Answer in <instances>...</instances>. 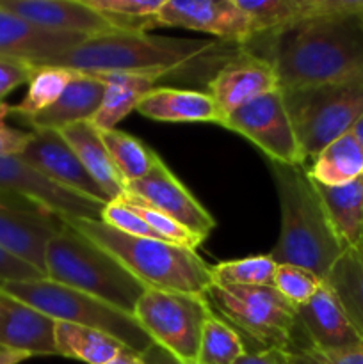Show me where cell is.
Instances as JSON below:
<instances>
[{
  "instance_id": "obj_23",
  "label": "cell",
  "mask_w": 363,
  "mask_h": 364,
  "mask_svg": "<svg viewBox=\"0 0 363 364\" xmlns=\"http://www.w3.org/2000/svg\"><path fill=\"white\" fill-rule=\"evenodd\" d=\"M105 84V96L102 107L91 123L100 130L116 128L132 110L137 109L146 92L157 87V82L164 77L162 73H98L89 75Z\"/></svg>"
},
{
  "instance_id": "obj_25",
  "label": "cell",
  "mask_w": 363,
  "mask_h": 364,
  "mask_svg": "<svg viewBox=\"0 0 363 364\" xmlns=\"http://www.w3.org/2000/svg\"><path fill=\"white\" fill-rule=\"evenodd\" d=\"M315 183V181H313ZM331 224L347 249L358 247L363 235V176L340 187L315 183Z\"/></svg>"
},
{
  "instance_id": "obj_8",
  "label": "cell",
  "mask_w": 363,
  "mask_h": 364,
  "mask_svg": "<svg viewBox=\"0 0 363 364\" xmlns=\"http://www.w3.org/2000/svg\"><path fill=\"white\" fill-rule=\"evenodd\" d=\"M305 160L349 134L363 114V80L281 91Z\"/></svg>"
},
{
  "instance_id": "obj_30",
  "label": "cell",
  "mask_w": 363,
  "mask_h": 364,
  "mask_svg": "<svg viewBox=\"0 0 363 364\" xmlns=\"http://www.w3.org/2000/svg\"><path fill=\"white\" fill-rule=\"evenodd\" d=\"M98 132L125 185L144 178L160 160L153 149L127 132L117 128H109V130L98 128Z\"/></svg>"
},
{
  "instance_id": "obj_22",
  "label": "cell",
  "mask_w": 363,
  "mask_h": 364,
  "mask_svg": "<svg viewBox=\"0 0 363 364\" xmlns=\"http://www.w3.org/2000/svg\"><path fill=\"white\" fill-rule=\"evenodd\" d=\"M103 96H105L103 82L89 75L78 73L77 78L68 84L56 103L25 123L32 130L59 132L70 124L91 121L102 107Z\"/></svg>"
},
{
  "instance_id": "obj_24",
  "label": "cell",
  "mask_w": 363,
  "mask_h": 364,
  "mask_svg": "<svg viewBox=\"0 0 363 364\" xmlns=\"http://www.w3.org/2000/svg\"><path fill=\"white\" fill-rule=\"evenodd\" d=\"M60 137L68 142L82 166L88 169L93 180L105 191L110 201H116L125 192V183L117 174L109 151L103 144L100 132L91 121H82V123L70 124V127L59 130Z\"/></svg>"
},
{
  "instance_id": "obj_38",
  "label": "cell",
  "mask_w": 363,
  "mask_h": 364,
  "mask_svg": "<svg viewBox=\"0 0 363 364\" xmlns=\"http://www.w3.org/2000/svg\"><path fill=\"white\" fill-rule=\"evenodd\" d=\"M32 73H34V66L21 60L4 59L0 57V107L6 105L4 100L11 95L16 87L31 80Z\"/></svg>"
},
{
  "instance_id": "obj_1",
  "label": "cell",
  "mask_w": 363,
  "mask_h": 364,
  "mask_svg": "<svg viewBox=\"0 0 363 364\" xmlns=\"http://www.w3.org/2000/svg\"><path fill=\"white\" fill-rule=\"evenodd\" d=\"M238 46L274 68L280 91L363 80L359 14H319Z\"/></svg>"
},
{
  "instance_id": "obj_4",
  "label": "cell",
  "mask_w": 363,
  "mask_h": 364,
  "mask_svg": "<svg viewBox=\"0 0 363 364\" xmlns=\"http://www.w3.org/2000/svg\"><path fill=\"white\" fill-rule=\"evenodd\" d=\"M105 249L148 290L205 295L212 284L210 267L192 249L160 240L130 237L102 220H64Z\"/></svg>"
},
{
  "instance_id": "obj_48",
  "label": "cell",
  "mask_w": 363,
  "mask_h": 364,
  "mask_svg": "<svg viewBox=\"0 0 363 364\" xmlns=\"http://www.w3.org/2000/svg\"><path fill=\"white\" fill-rule=\"evenodd\" d=\"M359 18H362V21H363V13H362V14H359Z\"/></svg>"
},
{
  "instance_id": "obj_6",
  "label": "cell",
  "mask_w": 363,
  "mask_h": 364,
  "mask_svg": "<svg viewBox=\"0 0 363 364\" xmlns=\"http://www.w3.org/2000/svg\"><path fill=\"white\" fill-rule=\"evenodd\" d=\"M0 290L43 313L53 322L73 323L105 333L137 354H144L153 345L152 338L132 315L48 277L7 283L2 284Z\"/></svg>"
},
{
  "instance_id": "obj_5",
  "label": "cell",
  "mask_w": 363,
  "mask_h": 364,
  "mask_svg": "<svg viewBox=\"0 0 363 364\" xmlns=\"http://www.w3.org/2000/svg\"><path fill=\"white\" fill-rule=\"evenodd\" d=\"M45 274L56 283L100 299L132 316L148 290L105 249L64 220L46 247Z\"/></svg>"
},
{
  "instance_id": "obj_19",
  "label": "cell",
  "mask_w": 363,
  "mask_h": 364,
  "mask_svg": "<svg viewBox=\"0 0 363 364\" xmlns=\"http://www.w3.org/2000/svg\"><path fill=\"white\" fill-rule=\"evenodd\" d=\"M88 39L78 34L46 31L0 9V57L43 66L50 57Z\"/></svg>"
},
{
  "instance_id": "obj_40",
  "label": "cell",
  "mask_w": 363,
  "mask_h": 364,
  "mask_svg": "<svg viewBox=\"0 0 363 364\" xmlns=\"http://www.w3.org/2000/svg\"><path fill=\"white\" fill-rule=\"evenodd\" d=\"M41 277H46L41 270L21 262L20 258L0 247V287L7 283H16V281L41 279Z\"/></svg>"
},
{
  "instance_id": "obj_31",
  "label": "cell",
  "mask_w": 363,
  "mask_h": 364,
  "mask_svg": "<svg viewBox=\"0 0 363 364\" xmlns=\"http://www.w3.org/2000/svg\"><path fill=\"white\" fill-rule=\"evenodd\" d=\"M77 71L64 70V68L34 66V73L28 80L27 95L18 105H9V116H16L23 121L38 116L60 98L64 89L77 78Z\"/></svg>"
},
{
  "instance_id": "obj_45",
  "label": "cell",
  "mask_w": 363,
  "mask_h": 364,
  "mask_svg": "<svg viewBox=\"0 0 363 364\" xmlns=\"http://www.w3.org/2000/svg\"><path fill=\"white\" fill-rule=\"evenodd\" d=\"M351 134L354 135V137L358 139V142H359V144L363 146V114H362V116H359V119L356 121L354 124H352V128H351Z\"/></svg>"
},
{
  "instance_id": "obj_37",
  "label": "cell",
  "mask_w": 363,
  "mask_h": 364,
  "mask_svg": "<svg viewBox=\"0 0 363 364\" xmlns=\"http://www.w3.org/2000/svg\"><path fill=\"white\" fill-rule=\"evenodd\" d=\"M294 364H363V341L338 350L302 348L292 354Z\"/></svg>"
},
{
  "instance_id": "obj_26",
  "label": "cell",
  "mask_w": 363,
  "mask_h": 364,
  "mask_svg": "<svg viewBox=\"0 0 363 364\" xmlns=\"http://www.w3.org/2000/svg\"><path fill=\"white\" fill-rule=\"evenodd\" d=\"M308 176L326 187H340L363 176V146L349 132L327 144L308 167Z\"/></svg>"
},
{
  "instance_id": "obj_47",
  "label": "cell",
  "mask_w": 363,
  "mask_h": 364,
  "mask_svg": "<svg viewBox=\"0 0 363 364\" xmlns=\"http://www.w3.org/2000/svg\"><path fill=\"white\" fill-rule=\"evenodd\" d=\"M4 206H7V205L4 201H0V208H4Z\"/></svg>"
},
{
  "instance_id": "obj_36",
  "label": "cell",
  "mask_w": 363,
  "mask_h": 364,
  "mask_svg": "<svg viewBox=\"0 0 363 364\" xmlns=\"http://www.w3.org/2000/svg\"><path fill=\"white\" fill-rule=\"evenodd\" d=\"M102 223L114 230L121 231L130 237H144V238H160L152 228L146 224L139 213H135L130 206L123 205L121 201H112L105 205L102 212ZM162 240V238H160Z\"/></svg>"
},
{
  "instance_id": "obj_46",
  "label": "cell",
  "mask_w": 363,
  "mask_h": 364,
  "mask_svg": "<svg viewBox=\"0 0 363 364\" xmlns=\"http://www.w3.org/2000/svg\"><path fill=\"white\" fill-rule=\"evenodd\" d=\"M356 249H359V251H362V252H363V235H362V240H359L358 247H356Z\"/></svg>"
},
{
  "instance_id": "obj_3",
  "label": "cell",
  "mask_w": 363,
  "mask_h": 364,
  "mask_svg": "<svg viewBox=\"0 0 363 364\" xmlns=\"http://www.w3.org/2000/svg\"><path fill=\"white\" fill-rule=\"evenodd\" d=\"M219 43L206 39H178L146 32H116L93 36L50 57L43 66L64 68L82 75L162 73L189 66L217 50Z\"/></svg>"
},
{
  "instance_id": "obj_17",
  "label": "cell",
  "mask_w": 363,
  "mask_h": 364,
  "mask_svg": "<svg viewBox=\"0 0 363 364\" xmlns=\"http://www.w3.org/2000/svg\"><path fill=\"white\" fill-rule=\"evenodd\" d=\"M295 313L305 348L338 350L363 341L327 284L322 283L308 302L295 308Z\"/></svg>"
},
{
  "instance_id": "obj_20",
  "label": "cell",
  "mask_w": 363,
  "mask_h": 364,
  "mask_svg": "<svg viewBox=\"0 0 363 364\" xmlns=\"http://www.w3.org/2000/svg\"><path fill=\"white\" fill-rule=\"evenodd\" d=\"M56 322L0 290V347L34 355H57Z\"/></svg>"
},
{
  "instance_id": "obj_18",
  "label": "cell",
  "mask_w": 363,
  "mask_h": 364,
  "mask_svg": "<svg viewBox=\"0 0 363 364\" xmlns=\"http://www.w3.org/2000/svg\"><path fill=\"white\" fill-rule=\"evenodd\" d=\"M60 226L63 220L52 213L7 205L0 208V247L45 274L46 247Z\"/></svg>"
},
{
  "instance_id": "obj_12",
  "label": "cell",
  "mask_w": 363,
  "mask_h": 364,
  "mask_svg": "<svg viewBox=\"0 0 363 364\" xmlns=\"http://www.w3.org/2000/svg\"><path fill=\"white\" fill-rule=\"evenodd\" d=\"M125 194L139 199L144 205L152 206L157 212L171 217L178 224L201 238L212 233L216 228L214 217L203 208L198 199L185 188V185L174 176L162 159L155 164L144 178L125 185Z\"/></svg>"
},
{
  "instance_id": "obj_39",
  "label": "cell",
  "mask_w": 363,
  "mask_h": 364,
  "mask_svg": "<svg viewBox=\"0 0 363 364\" xmlns=\"http://www.w3.org/2000/svg\"><path fill=\"white\" fill-rule=\"evenodd\" d=\"M9 116V105L0 107V156H20L27 148L32 137V132L18 130L6 123Z\"/></svg>"
},
{
  "instance_id": "obj_14",
  "label": "cell",
  "mask_w": 363,
  "mask_h": 364,
  "mask_svg": "<svg viewBox=\"0 0 363 364\" xmlns=\"http://www.w3.org/2000/svg\"><path fill=\"white\" fill-rule=\"evenodd\" d=\"M20 156L28 166L68 191H73L103 205L112 203L105 191L93 180L91 174L82 166L59 132L32 130L31 141Z\"/></svg>"
},
{
  "instance_id": "obj_13",
  "label": "cell",
  "mask_w": 363,
  "mask_h": 364,
  "mask_svg": "<svg viewBox=\"0 0 363 364\" xmlns=\"http://www.w3.org/2000/svg\"><path fill=\"white\" fill-rule=\"evenodd\" d=\"M155 25L206 32L235 45L253 38L251 21L237 0H164Z\"/></svg>"
},
{
  "instance_id": "obj_35",
  "label": "cell",
  "mask_w": 363,
  "mask_h": 364,
  "mask_svg": "<svg viewBox=\"0 0 363 364\" xmlns=\"http://www.w3.org/2000/svg\"><path fill=\"white\" fill-rule=\"evenodd\" d=\"M273 287L298 308L317 294V290L322 287V281L301 267L278 265Z\"/></svg>"
},
{
  "instance_id": "obj_16",
  "label": "cell",
  "mask_w": 363,
  "mask_h": 364,
  "mask_svg": "<svg viewBox=\"0 0 363 364\" xmlns=\"http://www.w3.org/2000/svg\"><path fill=\"white\" fill-rule=\"evenodd\" d=\"M276 89L280 87L274 68L262 57L244 52L241 46L235 57H230L206 82V92L212 96L223 117Z\"/></svg>"
},
{
  "instance_id": "obj_42",
  "label": "cell",
  "mask_w": 363,
  "mask_h": 364,
  "mask_svg": "<svg viewBox=\"0 0 363 364\" xmlns=\"http://www.w3.org/2000/svg\"><path fill=\"white\" fill-rule=\"evenodd\" d=\"M146 364H185L180 363L178 359H174L169 352H166L164 348H160L159 345L153 343L144 354H141Z\"/></svg>"
},
{
  "instance_id": "obj_7",
  "label": "cell",
  "mask_w": 363,
  "mask_h": 364,
  "mask_svg": "<svg viewBox=\"0 0 363 364\" xmlns=\"http://www.w3.org/2000/svg\"><path fill=\"white\" fill-rule=\"evenodd\" d=\"M205 299L214 313L244 338L253 352L280 348L294 352L299 331L295 306L274 287H224L210 284Z\"/></svg>"
},
{
  "instance_id": "obj_15",
  "label": "cell",
  "mask_w": 363,
  "mask_h": 364,
  "mask_svg": "<svg viewBox=\"0 0 363 364\" xmlns=\"http://www.w3.org/2000/svg\"><path fill=\"white\" fill-rule=\"evenodd\" d=\"M0 9L46 31L85 38L127 32L84 0H0Z\"/></svg>"
},
{
  "instance_id": "obj_41",
  "label": "cell",
  "mask_w": 363,
  "mask_h": 364,
  "mask_svg": "<svg viewBox=\"0 0 363 364\" xmlns=\"http://www.w3.org/2000/svg\"><path fill=\"white\" fill-rule=\"evenodd\" d=\"M233 364H294L292 354L280 348H267V350L246 352Z\"/></svg>"
},
{
  "instance_id": "obj_33",
  "label": "cell",
  "mask_w": 363,
  "mask_h": 364,
  "mask_svg": "<svg viewBox=\"0 0 363 364\" xmlns=\"http://www.w3.org/2000/svg\"><path fill=\"white\" fill-rule=\"evenodd\" d=\"M276 263L269 255L248 256L210 267L214 284L224 287H273Z\"/></svg>"
},
{
  "instance_id": "obj_10",
  "label": "cell",
  "mask_w": 363,
  "mask_h": 364,
  "mask_svg": "<svg viewBox=\"0 0 363 364\" xmlns=\"http://www.w3.org/2000/svg\"><path fill=\"white\" fill-rule=\"evenodd\" d=\"M221 127L251 141L273 162L305 166L280 89L231 110L223 117Z\"/></svg>"
},
{
  "instance_id": "obj_34",
  "label": "cell",
  "mask_w": 363,
  "mask_h": 364,
  "mask_svg": "<svg viewBox=\"0 0 363 364\" xmlns=\"http://www.w3.org/2000/svg\"><path fill=\"white\" fill-rule=\"evenodd\" d=\"M116 201H121L123 205L130 206L135 213H139V215L146 220V224H148V226L152 228V230L155 231V233L159 235L162 240L171 242V244L182 245V247L192 249V251H196V249L201 245V242H203L201 238H198L196 235H192L191 231L185 230V228L182 226V224H178L177 220H173L171 217L164 215V213L157 212V210H153L152 206L144 205V203L139 201V199L132 198V196L125 194L123 192V194H121Z\"/></svg>"
},
{
  "instance_id": "obj_21",
  "label": "cell",
  "mask_w": 363,
  "mask_h": 364,
  "mask_svg": "<svg viewBox=\"0 0 363 364\" xmlns=\"http://www.w3.org/2000/svg\"><path fill=\"white\" fill-rule=\"evenodd\" d=\"M141 116L164 123H217L223 114L209 92L174 87H153L137 103Z\"/></svg>"
},
{
  "instance_id": "obj_9",
  "label": "cell",
  "mask_w": 363,
  "mask_h": 364,
  "mask_svg": "<svg viewBox=\"0 0 363 364\" xmlns=\"http://www.w3.org/2000/svg\"><path fill=\"white\" fill-rule=\"evenodd\" d=\"M212 308L205 295L146 290L134 318L153 343L185 364H198L201 334Z\"/></svg>"
},
{
  "instance_id": "obj_28",
  "label": "cell",
  "mask_w": 363,
  "mask_h": 364,
  "mask_svg": "<svg viewBox=\"0 0 363 364\" xmlns=\"http://www.w3.org/2000/svg\"><path fill=\"white\" fill-rule=\"evenodd\" d=\"M53 341L57 355L85 364H109L127 348L109 334L66 322H56Z\"/></svg>"
},
{
  "instance_id": "obj_2",
  "label": "cell",
  "mask_w": 363,
  "mask_h": 364,
  "mask_svg": "<svg viewBox=\"0 0 363 364\" xmlns=\"http://www.w3.org/2000/svg\"><path fill=\"white\" fill-rule=\"evenodd\" d=\"M269 169L281 210L280 237L269 256L276 265L310 270L324 283L347 247L335 231L306 167L269 160Z\"/></svg>"
},
{
  "instance_id": "obj_27",
  "label": "cell",
  "mask_w": 363,
  "mask_h": 364,
  "mask_svg": "<svg viewBox=\"0 0 363 364\" xmlns=\"http://www.w3.org/2000/svg\"><path fill=\"white\" fill-rule=\"evenodd\" d=\"M249 16L253 38L283 31L306 18L326 14L324 0H237Z\"/></svg>"
},
{
  "instance_id": "obj_29",
  "label": "cell",
  "mask_w": 363,
  "mask_h": 364,
  "mask_svg": "<svg viewBox=\"0 0 363 364\" xmlns=\"http://www.w3.org/2000/svg\"><path fill=\"white\" fill-rule=\"evenodd\" d=\"M324 284L337 295L345 315L363 340V252L347 249L330 270Z\"/></svg>"
},
{
  "instance_id": "obj_44",
  "label": "cell",
  "mask_w": 363,
  "mask_h": 364,
  "mask_svg": "<svg viewBox=\"0 0 363 364\" xmlns=\"http://www.w3.org/2000/svg\"><path fill=\"white\" fill-rule=\"evenodd\" d=\"M109 364H146V363H144V359H142L141 354H137V352L125 348V350L121 352V354L117 355L114 361H110Z\"/></svg>"
},
{
  "instance_id": "obj_43",
  "label": "cell",
  "mask_w": 363,
  "mask_h": 364,
  "mask_svg": "<svg viewBox=\"0 0 363 364\" xmlns=\"http://www.w3.org/2000/svg\"><path fill=\"white\" fill-rule=\"evenodd\" d=\"M31 358H32V355L28 354V352L0 347V364H20V363L27 361V359H31Z\"/></svg>"
},
{
  "instance_id": "obj_32",
  "label": "cell",
  "mask_w": 363,
  "mask_h": 364,
  "mask_svg": "<svg viewBox=\"0 0 363 364\" xmlns=\"http://www.w3.org/2000/svg\"><path fill=\"white\" fill-rule=\"evenodd\" d=\"M246 352L248 347L241 333L212 311L203 327L198 364H233Z\"/></svg>"
},
{
  "instance_id": "obj_11",
  "label": "cell",
  "mask_w": 363,
  "mask_h": 364,
  "mask_svg": "<svg viewBox=\"0 0 363 364\" xmlns=\"http://www.w3.org/2000/svg\"><path fill=\"white\" fill-rule=\"evenodd\" d=\"M0 192L18 196L60 220H102L103 203L93 201L46 178L21 156H0Z\"/></svg>"
}]
</instances>
